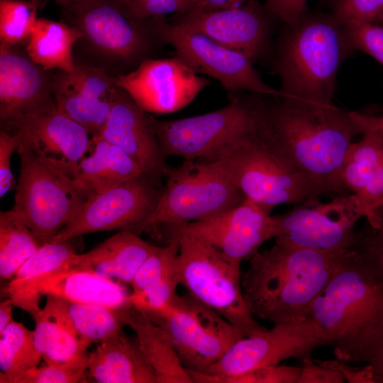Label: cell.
Returning a JSON list of instances; mask_svg holds the SVG:
<instances>
[{"instance_id": "6da1fadb", "label": "cell", "mask_w": 383, "mask_h": 383, "mask_svg": "<svg viewBox=\"0 0 383 383\" xmlns=\"http://www.w3.org/2000/svg\"><path fill=\"white\" fill-rule=\"evenodd\" d=\"M268 101L265 145L291 167L347 195L341 169L353 138L362 133L353 111L289 97Z\"/></svg>"}, {"instance_id": "7a4b0ae2", "label": "cell", "mask_w": 383, "mask_h": 383, "mask_svg": "<svg viewBox=\"0 0 383 383\" xmlns=\"http://www.w3.org/2000/svg\"><path fill=\"white\" fill-rule=\"evenodd\" d=\"M354 253L352 248L318 251L277 242L257 252L241 275L252 313L274 324L306 320L316 296Z\"/></svg>"}, {"instance_id": "3957f363", "label": "cell", "mask_w": 383, "mask_h": 383, "mask_svg": "<svg viewBox=\"0 0 383 383\" xmlns=\"http://www.w3.org/2000/svg\"><path fill=\"white\" fill-rule=\"evenodd\" d=\"M309 318L337 359L357 361L383 332V283L355 250L316 296Z\"/></svg>"}, {"instance_id": "277c9868", "label": "cell", "mask_w": 383, "mask_h": 383, "mask_svg": "<svg viewBox=\"0 0 383 383\" xmlns=\"http://www.w3.org/2000/svg\"><path fill=\"white\" fill-rule=\"evenodd\" d=\"M264 96L229 92L226 106L205 114L172 121L153 117L164 155L212 162L264 140L267 108Z\"/></svg>"}, {"instance_id": "5b68a950", "label": "cell", "mask_w": 383, "mask_h": 383, "mask_svg": "<svg viewBox=\"0 0 383 383\" xmlns=\"http://www.w3.org/2000/svg\"><path fill=\"white\" fill-rule=\"evenodd\" d=\"M282 40L274 65L284 97L331 105L338 69L351 48L334 17L305 16Z\"/></svg>"}, {"instance_id": "8992f818", "label": "cell", "mask_w": 383, "mask_h": 383, "mask_svg": "<svg viewBox=\"0 0 383 383\" xmlns=\"http://www.w3.org/2000/svg\"><path fill=\"white\" fill-rule=\"evenodd\" d=\"M165 187L151 214L132 230L139 235L151 228L203 221L241 204L243 193L215 161L184 160L169 169Z\"/></svg>"}, {"instance_id": "52a82bcc", "label": "cell", "mask_w": 383, "mask_h": 383, "mask_svg": "<svg viewBox=\"0 0 383 383\" xmlns=\"http://www.w3.org/2000/svg\"><path fill=\"white\" fill-rule=\"evenodd\" d=\"M215 162L245 199L270 213L279 204H299L335 194L323 182L284 162L263 140L250 143Z\"/></svg>"}, {"instance_id": "ba28073f", "label": "cell", "mask_w": 383, "mask_h": 383, "mask_svg": "<svg viewBox=\"0 0 383 383\" xmlns=\"http://www.w3.org/2000/svg\"><path fill=\"white\" fill-rule=\"evenodd\" d=\"M172 238L179 241L180 284L187 292L220 313L244 337L267 329L255 320L245 298L240 267L199 239L187 235Z\"/></svg>"}, {"instance_id": "9c48e42d", "label": "cell", "mask_w": 383, "mask_h": 383, "mask_svg": "<svg viewBox=\"0 0 383 383\" xmlns=\"http://www.w3.org/2000/svg\"><path fill=\"white\" fill-rule=\"evenodd\" d=\"M16 150L20 174L12 209L42 245L76 216L87 198L71 177L26 148Z\"/></svg>"}, {"instance_id": "30bf717a", "label": "cell", "mask_w": 383, "mask_h": 383, "mask_svg": "<svg viewBox=\"0 0 383 383\" xmlns=\"http://www.w3.org/2000/svg\"><path fill=\"white\" fill-rule=\"evenodd\" d=\"M148 316L165 331L182 365L197 372L206 373L244 338L220 313L189 292L177 294L167 309Z\"/></svg>"}, {"instance_id": "8fae6325", "label": "cell", "mask_w": 383, "mask_h": 383, "mask_svg": "<svg viewBox=\"0 0 383 383\" xmlns=\"http://www.w3.org/2000/svg\"><path fill=\"white\" fill-rule=\"evenodd\" d=\"M364 216V206L353 193L326 203L310 200L287 213L271 216V238L286 245L318 251L352 248L355 225Z\"/></svg>"}, {"instance_id": "7c38bea8", "label": "cell", "mask_w": 383, "mask_h": 383, "mask_svg": "<svg viewBox=\"0 0 383 383\" xmlns=\"http://www.w3.org/2000/svg\"><path fill=\"white\" fill-rule=\"evenodd\" d=\"M152 31L169 44L196 73L218 80L229 92H249L274 97L284 94L267 85L252 60L209 37L179 29L164 17L150 19Z\"/></svg>"}, {"instance_id": "4fadbf2b", "label": "cell", "mask_w": 383, "mask_h": 383, "mask_svg": "<svg viewBox=\"0 0 383 383\" xmlns=\"http://www.w3.org/2000/svg\"><path fill=\"white\" fill-rule=\"evenodd\" d=\"M160 187L142 175L87 199L50 242L99 231L133 229L153 211L162 192Z\"/></svg>"}, {"instance_id": "5bb4252c", "label": "cell", "mask_w": 383, "mask_h": 383, "mask_svg": "<svg viewBox=\"0 0 383 383\" xmlns=\"http://www.w3.org/2000/svg\"><path fill=\"white\" fill-rule=\"evenodd\" d=\"M155 227L160 228L166 240L180 235L199 239L238 267L243 260H250L263 243L271 239L270 213L248 199L209 219Z\"/></svg>"}, {"instance_id": "9a60e30c", "label": "cell", "mask_w": 383, "mask_h": 383, "mask_svg": "<svg viewBox=\"0 0 383 383\" xmlns=\"http://www.w3.org/2000/svg\"><path fill=\"white\" fill-rule=\"evenodd\" d=\"M328 345L330 342L310 318L298 323L274 324L270 329L238 340L206 373L239 374L279 365L291 357H311L316 348Z\"/></svg>"}, {"instance_id": "2e32d148", "label": "cell", "mask_w": 383, "mask_h": 383, "mask_svg": "<svg viewBox=\"0 0 383 383\" xmlns=\"http://www.w3.org/2000/svg\"><path fill=\"white\" fill-rule=\"evenodd\" d=\"M1 128L16 136L18 148L31 151L72 179L91 148L92 136L87 129L60 111L56 104Z\"/></svg>"}, {"instance_id": "e0dca14e", "label": "cell", "mask_w": 383, "mask_h": 383, "mask_svg": "<svg viewBox=\"0 0 383 383\" xmlns=\"http://www.w3.org/2000/svg\"><path fill=\"white\" fill-rule=\"evenodd\" d=\"M113 79L143 110L157 114L183 109L210 84L177 55L144 59L133 71Z\"/></svg>"}, {"instance_id": "ac0fdd59", "label": "cell", "mask_w": 383, "mask_h": 383, "mask_svg": "<svg viewBox=\"0 0 383 383\" xmlns=\"http://www.w3.org/2000/svg\"><path fill=\"white\" fill-rule=\"evenodd\" d=\"M271 16L255 0L233 9L204 10L192 8L167 20L174 27L205 35L252 60L267 47Z\"/></svg>"}, {"instance_id": "d6986e66", "label": "cell", "mask_w": 383, "mask_h": 383, "mask_svg": "<svg viewBox=\"0 0 383 383\" xmlns=\"http://www.w3.org/2000/svg\"><path fill=\"white\" fill-rule=\"evenodd\" d=\"M77 28L98 50L122 60H136L146 52L143 21L134 18L118 0H74Z\"/></svg>"}, {"instance_id": "ffe728a7", "label": "cell", "mask_w": 383, "mask_h": 383, "mask_svg": "<svg viewBox=\"0 0 383 383\" xmlns=\"http://www.w3.org/2000/svg\"><path fill=\"white\" fill-rule=\"evenodd\" d=\"M153 116L119 87L98 135L126 153L152 181L161 186L170 169L153 125Z\"/></svg>"}, {"instance_id": "44dd1931", "label": "cell", "mask_w": 383, "mask_h": 383, "mask_svg": "<svg viewBox=\"0 0 383 383\" xmlns=\"http://www.w3.org/2000/svg\"><path fill=\"white\" fill-rule=\"evenodd\" d=\"M51 87L58 109L91 136L100 132L119 90L103 70L84 64H75L72 72L60 70L51 78Z\"/></svg>"}, {"instance_id": "7402d4cb", "label": "cell", "mask_w": 383, "mask_h": 383, "mask_svg": "<svg viewBox=\"0 0 383 383\" xmlns=\"http://www.w3.org/2000/svg\"><path fill=\"white\" fill-rule=\"evenodd\" d=\"M52 295L69 303L100 304L122 308L131 304V294L113 279L74 267L41 276L9 296L15 306L33 317L40 310L41 296Z\"/></svg>"}, {"instance_id": "603a6c76", "label": "cell", "mask_w": 383, "mask_h": 383, "mask_svg": "<svg viewBox=\"0 0 383 383\" xmlns=\"http://www.w3.org/2000/svg\"><path fill=\"white\" fill-rule=\"evenodd\" d=\"M13 46L4 43L0 46L1 126L56 104L51 79Z\"/></svg>"}, {"instance_id": "cb8c5ba5", "label": "cell", "mask_w": 383, "mask_h": 383, "mask_svg": "<svg viewBox=\"0 0 383 383\" xmlns=\"http://www.w3.org/2000/svg\"><path fill=\"white\" fill-rule=\"evenodd\" d=\"M363 137L348 148L341 169V179L362 204L365 217L377 231V215L383 205V134L365 131Z\"/></svg>"}, {"instance_id": "d4e9b609", "label": "cell", "mask_w": 383, "mask_h": 383, "mask_svg": "<svg viewBox=\"0 0 383 383\" xmlns=\"http://www.w3.org/2000/svg\"><path fill=\"white\" fill-rule=\"evenodd\" d=\"M178 252L177 238L167 240L165 246H155L133 279L131 302L148 316L167 309L177 295Z\"/></svg>"}, {"instance_id": "484cf974", "label": "cell", "mask_w": 383, "mask_h": 383, "mask_svg": "<svg viewBox=\"0 0 383 383\" xmlns=\"http://www.w3.org/2000/svg\"><path fill=\"white\" fill-rule=\"evenodd\" d=\"M87 374L98 383H157V376L136 339L119 332L89 353Z\"/></svg>"}, {"instance_id": "4316f807", "label": "cell", "mask_w": 383, "mask_h": 383, "mask_svg": "<svg viewBox=\"0 0 383 383\" xmlns=\"http://www.w3.org/2000/svg\"><path fill=\"white\" fill-rule=\"evenodd\" d=\"M156 245L129 230H122L83 254H76L70 267L131 284Z\"/></svg>"}, {"instance_id": "83f0119b", "label": "cell", "mask_w": 383, "mask_h": 383, "mask_svg": "<svg viewBox=\"0 0 383 383\" xmlns=\"http://www.w3.org/2000/svg\"><path fill=\"white\" fill-rule=\"evenodd\" d=\"M45 296V306L33 316L35 344L45 364L88 362L89 353L70 322L67 301Z\"/></svg>"}, {"instance_id": "f1b7e54d", "label": "cell", "mask_w": 383, "mask_h": 383, "mask_svg": "<svg viewBox=\"0 0 383 383\" xmlns=\"http://www.w3.org/2000/svg\"><path fill=\"white\" fill-rule=\"evenodd\" d=\"M90 150L91 154L82 160L72 178L87 199L145 175L126 153L98 135L92 136Z\"/></svg>"}, {"instance_id": "f546056e", "label": "cell", "mask_w": 383, "mask_h": 383, "mask_svg": "<svg viewBox=\"0 0 383 383\" xmlns=\"http://www.w3.org/2000/svg\"><path fill=\"white\" fill-rule=\"evenodd\" d=\"M124 321L135 332L141 353L156 374L157 383H193L160 325L132 304L125 309Z\"/></svg>"}, {"instance_id": "4dcf8cb0", "label": "cell", "mask_w": 383, "mask_h": 383, "mask_svg": "<svg viewBox=\"0 0 383 383\" xmlns=\"http://www.w3.org/2000/svg\"><path fill=\"white\" fill-rule=\"evenodd\" d=\"M83 35L75 26L44 18H38L27 41L28 56L44 70L72 72V48Z\"/></svg>"}, {"instance_id": "1f68e13d", "label": "cell", "mask_w": 383, "mask_h": 383, "mask_svg": "<svg viewBox=\"0 0 383 383\" xmlns=\"http://www.w3.org/2000/svg\"><path fill=\"white\" fill-rule=\"evenodd\" d=\"M42 358L35 344L34 331L13 320L0 333L1 383H18Z\"/></svg>"}, {"instance_id": "d6a6232c", "label": "cell", "mask_w": 383, "mask_h": 383, "mask_svg": "<svg viewBox=\"0 0 383 383\" xmlns=\"http://www.w3.org/2000/svg\"><path fill=\"white\" fill-rule=\"evenodd\" d=\"M23 218L13 209L0 212V277L11 279L40 247Z\"/></svg>"}, {"instance_id": "836d02e7", "label": "cell", "mask_w": 383, "mask_h": 383, "mask_svg": "<svg viewBox=\"0 0 383 383\" xmlns=\"http://www.w3.org/2000/svg\"><path fill=\"white\" fill-rule=\"evenodd\" d=\"M67 303L70 322L86 348L104 342L126 325L124 313L128 306L115 308L100 304Z\"/></svg>"}, {"instance_id": "e575fe53", "label": "cell", "mask_w": 383, "mask_h": 383, "mask_svg": "<svg viewBox=\"0 0 383 383\" xmlns=\"http://www.w3.org/2000/svg\"><path fill=\"white\" fill-rule=\"evenodd\" d=\"M68 242H50L40 245L10 279L6 288L9 296L41 276L70 267L77 253Z\"/></svg>"}, {"instance_id": "d590c367", "label": "cell", "mask_w": 383, "mask_h": 383, "mask_svg": "<svg viewBox=\"0 0 383 383\" xmlns=\"http://www.w3.org/2000/svg\"><path fill=\"white\" fill-rule=\"evenodd\" d=\"M36 6L19 0L0 1L1 43L11 45L27 42L37 21Z\"/></svg>"}, {"instance_id": "8d00e7d4", "label": "cell", "mask_w": 383, "mask_h": 383, "mask_svg": "<svg viewBox=\"0 0 383 383\" xmlns=\"http://www.w3.org/2000/svg\"><path fill=\"white\" fill-rule=\"evenodd\" d=\"M187 370L193 383H297L301 367L275 365L228 376Z\"/></svg>"}, {"instance_id": "74e56055", "label": "cell", "mask_w": 383, "mask_h": 383, "mask_svg": "<svg viewBox=\"0 0 383 383\" xmlns=\"http://www.w3.org/2000/svg\"><path fill=\"white\" fill-rule=\"evenodd\" d=\"M343 28L351 48L371 55L383 65V24L355 23Z\"/></svg>"}, {"instance_id": "f35d334b", "label": "cell", "mask_w": 383, "mask_h": 383, "mask_svg": "<svg viewBox=\"0 0 383 383\" xmlns=\"http://www.w3.org/2000/svg\"><path fill=\"white\" fill-rule=\"evenodd\" d=\"M335 19L341 25L379 23L383 17V0H336Z\"/></svg>"}, {"instance_id": "ab89813d", "label": "cell", "mask_w": 383, "mask_h": 383, "mask_svg": "<svg viewBox=\"0 0 383 383\" xmlns=\"http://www.w3.org/2000/svg\"><path fill=\"white\" fill-rule=\"evenodd\" d=\"M88 362L45 364L26 372L18 383H76L82 379Z\"/></svg>"}, {"instance_id": "60d3db41", "label": "cell", "mask_w": 383, "mask_h": 383, "mask_svg": "<svg viewBox=\"0 0 383 383\" xmlns=\"http://www.w3.org/2000/svg\"><path fill=\"white\" fill-rule=\"evenodd\" d=\"M139 21L183 13L192 8V0H118Z\"/></svg>"}, {"instance_id": "b9f144b4", "label": "cell", "mask_w": 383, "mask_h": 383, "mask_svg": "<svg viewBox=\"0 0 383 383\" xmlns=\"http://www.w3.org/2000/svg\"><path fill=\"white\" fill-rule=\"evenodd\" d=\"M352 248L364 259L376 277L383 283V240L374 231L356 233Z\"/></svg>"}, {"instance_id": "7bdbcfd3", "label": "cell", "mask_w": 383, "mask_h": 383, "mask_svg": "<svg viewBox=\"0 0 383 383\" xmlns=\"http://www.w3.org/2000/svg\"><path fill=\"white\" fill-rule=\"evenodd\" d=\"M15 135L1 129L0 131V196L3 197L15 187V179L11 170V157L18 148Z\"/></svg>"}, {"instance_id": "ee69618b", "label": "cell", "mask_w": 383, "mask_h": 383, "mask_svg": "<svg viewBox=\"0 0 383 383\" xmlns=\"http://www.w3.org/2000/svg\"><path fill=\"white\" fill-rule=\"evenodd\" d=\"M307 2L308 0H267L264 6L271 16L294 26L305 16Z\"/></svg>"}, {"instance_id": "f6af8a7d", "label": "cell", "mask_w": 383, "mask_h": 383, "mask_svg": "<svg viewBox=\"0 0 383 383\" xmlns=\"http://www.w3.org/2000/svg\"><path fill=\"white\" fill-rule=\"evenodd\" d=\"M316 362L338 372L344 380L349 383L379 382L372 366L370 364L363 367H354L340 360H314Z\"/></svg>"}, {"instance_id": "bcb514c9", "label": "cell", "mask_w": 383, "mask_h": 383, "mask_svg": "<svg viewBox=\"0 0 383 383\" xmlns=\"http://www.w3.org/2000/svg\"><path fill=\"white\" fill-rule=\"evenodd\" d=\"M301 373L297 383H343L345 380L337 371L324 367L311 357L302 359Z\"/></svg>"}, {"instance_id": "7dc6e473", "label": "cell", "mask_w": 383, "mask_h": 383, "mask_svg": "<svg viewBox=\"0 0 383 383\" xmlns=\"http://www.w3.org/2000/svg\"><path fill=\"white\" fill-rule=\"evenodd\" d=\"M362 361L371 365L379 382H383V332L360 356L357 362Z\"/></svg>"}, {"instance_id": "c3c4849f", "label": "cell", "mask_w": 383, "mask_h": 383, "mask_svg": "<svg viewBox=\"0 0 383 383\" xmlns=\"http://www.w3.org/2000/svg\"><path fill=\"white\" fill-rule=\"evenodd\" d=\"M250 1L251 0H192V8L220 10L236 8Z\"/></svg>"}, {"instance_id": "681fc988", "label": "cell", "mask_w": 383, "mask_h": 383, "mask_svg": "<svg viewBox=\"0 0 383 383\" xmlns=\"http://www.w3.org/2000/svg\"><path fill=\"white\" fill-rule=\"evenodd\" d=\"M354 116L362 128L365 131H376L383 134V116H371L353 111Z\"/></svg>"}, {"instance_id": "f907efd6", "label": "cell", "mask_w": 383, "mask_h": 383, "mask_svg": "<svg viewBox=\"0 0 383 383\" xmlns=\"http://www.w3.org/2000/svg\"><path fill=\"white\" fill-rule=\"evenodd\" d=\"M14 304L11 298L2 301L0 304V333L12 321V309Z\"/></svg>"}, {"instance_id": "816d5d0a", "label": "cell", "mask_w": 383, "mask_h": 383, "mask_svg": "<svg viewBox=\"0 0 383 383\" xmlns=\"http://www.w3.org/2000/svg\"><path fill=\"white\" fill-rule=\"evenodd\" d=\"M377 215L379 221V228L377 231L373 230L376 236L383 240V205L379 209Z\"/></svg>"}, {"instance_id": "f5cc1de1", "label": "cell", "mask_w": 383, "mask_h": 383, "mask_svg": "<svg viewBox=\"0 0 383 383\" xmlns=\"http://www.w3.org/2000/svg\"><path fill=\"white\" fill-rule=\"evenodd\" d=\"M55 1V2H57V4H59L60 5L65 7V8H69V9H71L72 6V0H53Z\"/></svg>"}, {"instance_id": "db71d44e", "label": "cell", "mask_w": 383, "mask_h": 383, "mask_svg": "<svg viewBox=\"0 0 383 383\" xmlns=\"http://www.w3.org/2000/svg\"><path fill=\"white\" fill-rule=\"evenodd\" d=\"M379 23L383 24V17H382V18L381 19V21H380V22Z\"/></svg>"}, {"instance_id": "11a10c76", "label": "cell", "mask_w": 383, "mask_h": 383, "mask_svg": "<svg viewBox=\"0 0 383 383\" xmlns=\"http://www.w3.org/2000/svg\"><path fill=\"white\" fill-rule=\"evenodd\" d=\"M72 2H73V1H74V0H72Z\"/></svg>"}, {"instance_id": "9f6ffc18", "label": "cell", "mask_w": 383, "mask_h": 383, "mask_svg": "<svg viewBox=\"0 0 383 383\" xmlns=\"http://www.w3.org/2000/svg\"><path fill=\"white\" fill-rule=\"evenodd\" d=\"M334 1H336V0H333Z\"/></svg>"}]
</instances>
